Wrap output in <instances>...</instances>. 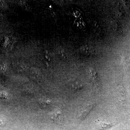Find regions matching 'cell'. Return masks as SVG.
<instances>
[{"label": "cell", "instance_id": "6da1fadb", "mask_svg": "<svg viewBox=\"0 0 130 130\" xmlns=\"http://www.w3.org/2000/svg\"><path fill=\"white\" fill-rule=\"evenodd\" d=\"M94 49L90 46H84L81 47L80 49V52L82 54L86 56L93 55L94 53Z\"/></svg>", "mask_w": 130, "mask_h": 130}, {"label": "cell", "instance_id": "7a4b0ae2", "mask_svg": "<svg viewBox=\"0 0 130 130\" xmlns=\"http://www.w3.org/2000/svg\"><path fill=\"white\" fill-rule=\"evenodd\" d=\"M91 75V77L93 80H94V82L96 84V86H99V84H98V74L96 73V72L94 71L93 70H91L90 71Z\"/></svg>", "mask_w": 130, "mask_h": 130}, {"label": "cell", "instance_id": "3957f363", "mask_svg": "<svg viewBox=\"0 0 130 130\" xmlns=\"http://www.w3.org/2000/svg\"><path fill=\"white\" fill-rule=\"evenodd\" d=\"M61 118V114L60 112H56L53 114L51 116V119L54 121H60V119Z\"/></svg>", "mask_w": 130, "mask_h": 130}, {"label": "cell", "instance_id": "277c9868", "mask_svg": "<svg viewBox=\"0 0 130 130\" xmlns=\"http://www.w3.org/2000/svg\"><path fill=\"white\" fill-rule=\"evenodd\" d=\"M40 103L42 106H43L44 107H47L49 105H50L51 103V102L48 100H42L41 101Z\"/></svg>", "mask_w": 130, "mask_h": 130}, {"label": "cell", "instance_id": "5b68a950", "mask_svg": "<svg viewBox=\"0 0 130 130\" xmlns=\"http://www.w3.org/2000/svg\"><path fill=\"white\" fill-rule=\"evenodd\" d=\"M73 87L74 89H80L83 87V85L79 82H76L73 84Z\"/></svg>", "mask_w": 130, "mask_h": 130}]
</instances>
